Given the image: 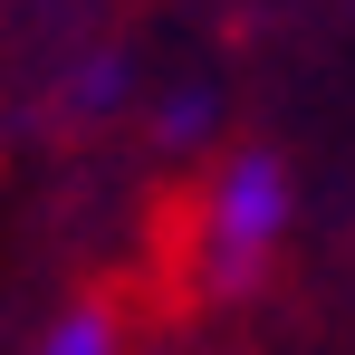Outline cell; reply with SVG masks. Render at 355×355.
<instances>
[{"mask_svg":"<svg viewBox=\"0 0 355 355\" xmlns=\"http://www.w3.org/2000/svg\"><path fill=\"white\" fill-rule=\"evenodd\" d=\"M297 221V192H288V164L279 154H231L221 173L202 182V221H192V250H202V279L221 297L259 288L279 240Z\"/></svg>","mask_w":355,"mask_h":355,"instance_id":"1","label":"cell"},{"mask_svg":"<svg viewBox=\"0 0 355 355\" xmlns=\"http://www.w3.org/2000/svg\"><path fill=\"white\" fill-rule=\"evenodd\" d=\"M39 355H125V327H116V307H58L49 317V336H39Z\"/></svg>","mask_w":355,"mask_h":355,"instance_id":"2","label":"cell"}]
</instances>
